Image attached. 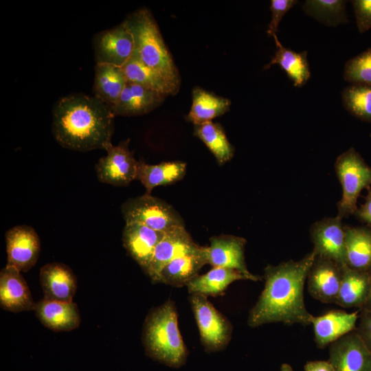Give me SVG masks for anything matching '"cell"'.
<instances>
[{
    "label": "cell",
    "instance_id": "1",
    "mask_svg": "<svg viewBox=\"0 0 371 371\" xmlns=\"http://www.w3.org/2000/svg\"><path fill=\"white\" fill-rule=\"evenodd\" d=\"M312 251L301 260H288L265 269V287L250 311L247 324L257 327L265 324H311L313 315L306 309L304 289L315 258Z\"/></svg>",
    "mask_w": 371,
    "mask_h": 371
},
{
    "label": "cell",
    "instance_id": "2",
    "mask_svg": "<svg viewBox=\"0 0 371 371\" xmlns=\"http://www.w3.org/2000/svg\"><path fill=\"white\" fill-rule=\"evenodd\" d=\"M115 115L94 96L73 93L62 98L53 111L52 132L63 148L87 152L111 143Z\"/></svg>",
    "mask_w": 371,
    "mask_h": 371
},
{
    "label": "cell",
    "instance_id": "3",
    "mask_svg": "<svg viewBox=\"0 0 371 371\" xmlns=\"http://www.w3.org/2000/svg\"><path fill=\"white\" fill-rule=\"evenodd\" d=\"M144 343L147 354L161 363L175 368L185 363L187 350L172 302H166L149 314L144 328Z\"/></svg>",
    "mask_w": 371,
    "mask_h": 371
},
{
    "label": "cell",
    "instance_id": "4",
    "mask_svg": "<svg viewBox=\"0 0 371 371\" xmlns=\"http://www.w3.org/2000/svg\"><path fill=\"white\" fill-rule=\"evenodd\" d=\"M124 23L133 34L135 56L146 66L179 87V72L150 11L139 9L131 14Z\"/></svg>",
    "mask_w": 371,
    "mask_h": 371
},
{
    "label": "cell",
    "instance_id": "5",
    "mask_svg": "<svg viewBox=\"0 0 371 371\" xmlns=\"http://www.w3.org/2000/svg\"><path fill=\"white\" fill-rule=\"evenodd\" d=\"M335 168L342 187L337 205V216L342 219L357 211L361 190L371 184V168L352 147L337 158Z\"/></svg>",
    "mask_w": 371,
    "mask_h": 371
},
{
    "label": "cell",
    "instance_id": "6",
    "mask_svg": "<svg viewBox=\"0 0 371 371\" xmlns=\"http://www.w3.org/2000/svg\"><path fill=\"white\" fill-rule=\"evenodd\" d=\"M121 209L126 223H137L164 233L185 227L183 219L170 205L151 194L129 199Z\"/></svg>",
    "mask_w": 371,
    "mask_h": 371
},
{
    "label": "cell",
    "instance_id": "7",
    "mask_svg": "<svg viewBox=\"0 0 371 371\" xmlns=\"http://www.w3.org/2000/svg\"><path fill=\"white\" fill-rule=\"evenodd\" d=\"M191 305L200 332L201 342L207 351L223 349L229 341L232 328L224 317L201 294H192Z\"/></svg>",
    "mask_w": 371,
    "mask_h": 371
},
{
    "label": "cell",
    "instance_id": "8",
    "mask_svg": "<svg viewBox=\"0 0 371 371\" xmlns=\"http://www.w3.org/2000/svg\"><path fill=\"white\" fill-rule=\"evenodd\" d=\"M130 140L112 144L104 149L106 155L101 157L95 165L98 180L113 186H126L136 179L139 161L129 149Z\"/></svg>",
    "mask_w": 371,
    "mask_h": 371
},
{
    "label": "cell",
    "instance_id": "9",
    "mask_svg": "<svg viewBox=\"0 0 371 371\" xmlns=\"http://www.w3.org/2000/svg\"><path fill=\"white\" fill-rule=\"evenodd\" d=\"M93 45L96 64L122 67L135 52L133 34L124 21L98 33L93 38Z\"/></svg>",
    "mask_w": 371,
    "mask_h": 371
},
{
    "label": "cell",
    "instance_id": "10",
    "mask_svg": "<svg viewBox=\"0 0 371 371\" xmlns=\"http://www.w3.org/2000/svg\"><path fill=\"white\" fill-rule=\"evenodd\" d=\"M210 245L203 247V253L207 264L213 267H224L236 270L247 280L258 281L260 276L249 271L245 261V246L246 240L232 235L213 236L210 239Z\"/></svg>",
    "mask_w": 371,
    "mask_h": 371
},
{
    "label": "cell",
    "instance_id": "11",
    "mask_svg": "<svg viewBox=\"0 0 371 371\" xmlns=\"http://www.w3.org/2000/svg\"><path fill=\"white\" fill-rule=\"evenodd\" d=\"M7 266L29 271L36 263L41 251L40 238L33 227L14 226L5 232Z\"/></svg>",
    "mask_w": 371,
    "mask_h": 371
},
{
    "label": "cell",
    "instance_id": "12",
    "mask_svg": "<svg viewBox=\"0 0 371 371\" xmlns=\"http://www.w3.org/2000/svg\"><path fill=\"white\" fill-rule=\"evenodd\" d=\"M310 232L316 256L341 266L346 265L345 228L339 217L326 218L315 223Z\"/></svg>",
    "mask_w": 371,
    "mask_h": 371
},
{
    "label": "cell",
    "instance_id": "13",
    "mask_svg": "<svg viewBox=\"0 0 371 371\" xmlns=\"http://www.w3.org/2000/svg\"><path fill=\"white\" fill-rule=\"evenodd\" d=\"M201 248L185 227L168 232L156 246L146 273L153 282H159L161 271L168 262L177 257L196 253Z\"/></svg>",
    "mask_w": 371,
    "mask_h": 371
},
{
    "label": "cell",
    "instance_id": "14",
    "mask_svg": "<svg viewBox=\"0 0 371 371\" xmlns=\"http://www.w3.org/2000/svg\"><path fill=\"white\" fill-rule=\"evenodd\" d=\"M335 371H371V352L355 330L329 345Z\"/></svg>",
    "mask_w": 371,
    "mask_h": 371
},
{
    "label": "cell",
    "instance_id": "15",
    "mask_svg": "<svg viewBox=\"0 0 371 371\" xmlns=\"http://www.w3.org/2000/svg\"><path fill=\"white\" fill-rule=\"evenodd\" d=\"M343 267L330 260L315 256L306 279L311 295L322 302L335 304Z\"/></svg>",
    "mask_w": 371,
    "mask_h": 371
},
{
    "label": "cell",
    "instance_id": "16",
    "mask_svg": "<svg viewBox=\"0 0 371 371\" xmlns=\"http://www.w3.org/2000/svg\"><path fill=\"white\" fill-rule=\"evenodd\" d=\"M0 305L12 313L34 310L36 304L21 271L5 265L0 271Z\"/></svg>",
    "mask_w": 371,
    "mask_h": 371
},
{
    "label": "cell",
    "instance_id": "17",
    "mask_svg": "<svg viewBox=\"0 0 371 371\" xmlns=\"http://www.w3.org/2000/svg\"><path fill=\"white\" fill-rule=\"evenodd\" d=\"M359 316V311L348 313L342 310H332L317 317L313 315L311 324L317 346L324 348L356 330Z\"/></svg>",
    "mask_w": 371,
    "mask_h": 371
},
{
    "label": "cell",
    "instance_id": "18",
    "mask_svg": "<svg viewBox=\"0 0 371 371\" xmlns=\"http://www.w3.org/2000/svg\"><path fill=\"white\" fill-rule=\"evenodd\" d=\"M166 233L152 229L137 223H126L122 241L129 255L146 271L155 247Z\"/></svg>",
    "mask_w": 371,
    "mask_h": 371
},
{
    "label": "cell",
    "instance_id": "19",
    "mask_svg": "<svg viewBox=\"0 0 371 371\" xmlns=\"http://www.w3.org/2000/svg\"><path fill=\"white\" fill-rule=\"evenodd\" d=\"M40 281L44 298L72 302L77 289V279L66 265L51 262L40 269Z\"/></svg>",
    "mask_w": 371,
    "mask_h": 371
},
{
    "label": "cell",
    "instance_id": "20",
    "mask_svg": "<svg viewBox=\"0 0 371 371\" xmlns=\"http://www.w3.org/2000/svg\"><path fill=\"white\" fill-rule=\"evenodd\" d=\"M35 315L45 327L56 332H67L77 328L80 315L74 302L43 298L34 308Z\"/></svg>",
    "mask_w": 371,
    "mask_h": 371
},
{
    "label": "cell",
    "instance_id": "21",
    "mask_svg": "<svg viewBox=\"0 0 371 371\" xmlns=\"http://www.w3.org/2000/svg\"><path fill=\"white\" fill-rule=\"evenodd\" d=\"M165 97L156 91L127 82L112 111L115 115H144L157 107Z\"/></svg>",
    "mask_w": 371,
    "mask_h": 371
},
{
    "label": "cell",
    "instance_id": "22",
    "mask_svg": "<svg viewBox=\"0 0 371 371\" xmlns=\"http://www.w3.org/2000/svg\"><path fill=\"white\" fill-rule=\"evenodd\" d=\"M126 82L122 67L109 64H96L93 96L112 110Z\"/></svg>",
    "mask_w": 371,
    "mask_h": 371
},
{
    "label": "cell",
    "instance_id": "23",
    "mask_svg": "<svg viewBox=\"0 0 371 371\" xmlns=\"http://www.w3.org/2000/svg\"><path fill=\"white\" fill-rule=\"evenodd\" d=\"M276 50L271 61L265 67L269 69L273 65H278L293 81L296 87L304 86L309 80L311 71L307 58V52H297L284 47L277 37L273 36Z\"/></svg>",
    "mask_w": 371,
    "mask_h": 371
},
{
    "label": "cell",
    "instance_id": "24",
    "mask_svg": "<svg viewBox=\"0 0 371 371\" xmlns=\"http://www.w3.org/2000/svg\"><path fill=\"white\" fill-rule=\"evenodd\" d=\"M186 164L175 161L148 164L139 161L136 179L146 189V194H150L153 190L160 186L172 184L181 180L186 175Z\"/></svg>",
    "mask_w": 371,
    "mask_h": 371
},
{
    "label": "cell",
    "instance_id": "25",
    "mask_svg": "<svg viewBox=\"0 0 371 371\" xmlns=\"http://www.w3.org/2000/svg\"><path fill=\"white\" fill-rule=\"evenodd\" d=\"M370 284L368 271L344 265L341 285L335 304L344 308H362L367 299Z\"/></svg>",
    "mask_w": 371,
    "mask_h": 371
},
{
    "label": "cell",
    "instance_id": "26",
    "mask_svg": "<svg viewBox=\"0 0 371 371\" xmlns=\"http://www.w3.org/2000/svg\"><path fill=\"white\" fill-rule=\"evenodd\" d=\"M207 264L203 247L193 254L177 257L168 262L161 270L159 282L172 286L187 285L196 278L199 270Z\"/></svg>",
    "mask_w": 371,
    "mask_h": 371
},
{
    "label": "cell",
    "instance_id": "27",
    "mask_svg": "<svg viewBox=\"0 0 371 371\" xmlns=\"http://www.w3.org/2000/svg\"><path fill=\"white\" fill-rule=\"evenodd\" d=\"M346 263L363 271L371 269V231L363 227H345Z\"/></svg>",
    "mask_w": 371,
    "mask_h": 371
},
{
    "label": "cell",
    "instance_id": "28",
    "mask_svg": "<svg viewBox=\"0 0 371 371\" xmlns=\"http://www.w3.org/2000/svg\"><path fill=\"white\" fill-rule=\"evenodd\" d=\"M230 105L229 100L195 87L192 91V104L188 119L194 126L200 125L223 115L229 110Z\"/></svg>",
    "mask_w": 371,
    "mask_h": 371
},
{
    "label": "cell",
    "instance_id": "29",
    "mask_svg": "<svg viewBox=\"0 0 371 371\" xmlns=\"http://www.w3.org/2000/svg\"><path fill=\"white\" fill-rule=\"evenodd\" d=\"M127 82L136 83L166 96L175 94L179 87L144 64L135 54L122 67Z\"/></svg>",
    "mask_w": 371,
    "mask_h": 371
},
{
    "label": "cell",
    "instance_id": "30",
    "mask_svg": "<svg viewBox=\"0 0 371 371\" xmlns=\"http://www.w3.org/2000/svg\"><path fill=\"white\" fill-rule=\"evenodd\" d=\"M247 280L239 271L224 267H213L206 273L197 276L188 284L191 294L217 295L223 292L232 282Z\"/></svg>",
    "mask_w": 371,
    "mask_h": 371
},
{
    "label": "cell",
    "instance_id": "31",
    "mask_svg": "<svg viewBox=\"0 0 371 371\" xmlns=\"http://www.w3.org/2000/svg\"><path fill=\"white\" fill-rule=\"evenodd\" d=\"M194 135L205 144L219 164H224L233 157L234 148L219 124L210 121L195 125Z\"/></svg>",
    "mask_w": 371,
    "mask_h": 371
},
{
    "label": "cell",
    "instance_id": "32",
    "mask_svg": "<svg viewBox=\"0 0 371 371\" xmlns=\"http://www.w3.org/2000/svg\"><path fill=\"white\" fill-rule=\"evenodd\" d=\"M344 0H307L302 10L306 14L327 26L336 27L348 23Z\"/></svg>",
    "mask_w": 371,
    "mask_h": 371
},
{
    "label": "cell",
    "instance_id": "33",
    "mask_svg": "<svg viewBox=\"0 0 371 371\" xmlns=\"http://www.w3.org/2000/svg\"><path fill=\"white\" fill-rule=\"evenodd\" d=\"M345 109L355 117L371 122V86L351 84L341 92Z\"/></svg>",
    "mask_w": 371,
    "mask_h": 371
},
{
    "label": "cell",
    "instance_id": "34",
    "mask_svg": "<svg viewBox=\"0 0 371 371\" xmlns=\"http://www.w3.org/2000/svg\"><path fill=\"white\" fill-rule=\"evenodd\" d=\"M344 78L351 84L371 86V47L346 63Z\"/></svg>",
    "mask_w": 371,
    "mask_h": 371
},
{
    "label": "cell",
    "instance_id": "35",
    "mask_svg": "<svg viewBox=\"0 0 371 371\" xmlns=\"http://www.w3.org/2000/svg\"><path fill=\"white\" fill-rule=\"evenodd\" d=\"M297 2L296 0L271 1L270 10L271 12V19L267 30L269 36L276 34L282 18Z\"/></svg>",
    "mask_w": 371,
    "mask_h": 371
},
{
    "label": "cell",
    "instance_id": "36",
    "mask_svg": "<svg viewBox=\"0 0 371 371\" xmlns=\"http://www.w3.org/2000/svg\"><path fill=\"white\" fill-rule=\"evenodd\" d=\"M351 3L358 31L363 33L371 29V0H353Z\"/></svg>",
    "mask_w": 371,
    "mask_h": 371
},
{
    "label": "cell",
    "instance_id": "37",
    "mask_svg": "<svg viewBox=\"0 0 371 371\" xmlns=\"http://www.w3.org/2000/svg\"><path fill=\"white\" fill-rule=\"evenodd\" d=\"M356 330L371 352V311L361 309Z\"/></svg>",
    "mask_w": 371,
    "mask_h": 371
},
{
    "label": "cell",
    "instance_id": "38",
    "mask_svg": "<svg viewBox=\"0 0 371 371\" xmlns=\"http://www.w3.org/2000/svg\"><path fill=\"white\" fill-rule=\"evenodd\" d=\"M355 212L361 221L371 227V191L367 195L364 204Z\"/></svg>",
    "mask_w": 371,
    "mask_h": 371
},
{
    "label": "cell",
    "instance_id": "39",
    "mask_svg": "<svg viewBox=\"0 0 371 371\" xmlns=\"http://www.w3.org/2000/svg\"><path fill=\"white\" fill-rule=\"evenodd\" d=\"M304 371H335L328 361H311L304 365Z\"/></svg>",
    "mask_w": 371,
    "mask_h": 371
},
{
    "label": "cell",
    "instance_id": "40",
    "mask_svg": "<svg viewBox=\"0 0 371 371\" xmlns=\"http://www.w3.org/2000/svg\"><path fill=\"white\" fill-rule=\"evenodd\" d=\"M368 272H369V277H370L368 293L366 301L361 309L371 311V269L368 271Z\"/></svg>",
    "mask_w": 371,
    "mask_h": 371
},
{
    "label": "cell",
    "instance_id": "41",
    "mask_svg": "<svg viewBox=\"0 0 371 371\" xmlns=\"http://www.w3.org/2000/svg\"><path fill=\"white\" fill-rule=\"evenodd\" d=\"M280 371H293L291 366L287 363H283L281 366Z\"/></svg>",
    "mask_w": 371,
    "mask_h": 371
}]
</instances>
